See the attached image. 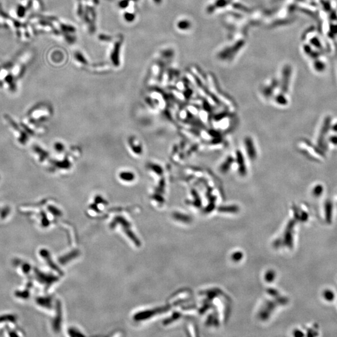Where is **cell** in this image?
Segmentation results:
<instances>
[{
	"mask_svg": "<svg viewBox=\"0 0 337 337\" xmlns=\"http://www.w3.org/2000/svg\"><path fill=\"white\" fill-rule=\"evenodd\" d=\"M320 296L324 302L329 304L334 303L337 299V294L333 288L330 287L324 288L321 292Z\"/></svg>",
	"mask_w": 337,
	"mask_h": 337,
	"instance_id": "1",
	"label": "cell"
},
{
	"mask_svg": "<svg viewBox=\"0 0 337 337\" xmlns=\"http://www.w3.org/2000/svg\"><path fill=\"white\" fill-rule=\"evenodd\" d=\"M323 219L328 225H331L333 223V206L330 201L327 202L323 207Z\"/></svg>",
	"mask_w": 337,
	"mask_h": 337,
	"instance_id": "2",
	"label": "cell"
},
{
	"mask_svg": "<svg viewBox=\"0 0 337 337\" xmlns=\"http://www.w3.org/2000/svg\"><path fill=\"white\" fill-rule=\"evenodd\" d=\"M154 2H159L160 0H154Z\"/></svg>",
	"mask_w": 337,
	"mask_h": 337,
	"instance_id": "3",
	"label": "cell"
},
{
	"mask_svg": "<svg viewBox=\"0 0 337 337\" xmlns=\"http://www.w3.org/2000/svg\"><path fill=\"white\" fill-rule=\"evenodd\" d=\"M336 302H337V299H336Z\"/></svg>",
	"mask_w": 337,
	"mask_h": 337,
	"instance_id": "4",
	"label": "cell"
}]
</instances>
